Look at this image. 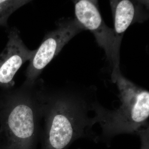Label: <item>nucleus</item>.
I'll use <instances>...</instances> for the list:
<instances>
[{
	"label": "nucleus",
	"instance_id": "obj_6",
	"mask_svg": "<svg viewBox=\"0 0 149 149\" xmlns=\"http://www.w3.org/2000/svg\"><path fill=\"white\" fill-rule=\"evenodd\" d=\"M35 52L25 45L18 29H10L7 43L0 54V88H13L15 74L22 65L32 59Z\"/></svg>",
	"mask_w": 149,
	"mask_h": 149
},
{
	"label": "nucleus",
	"instance_id": "obj_1",
	"mask_svg": "<svg viewBox=\"0 0 149 149\" xmlns=\"http://www.w3.org/2000/svg\"><path fill=\"white\" fill-rule=\"evenodd\" d=\"M100 105L80 94L45 90L39 149H68L79 138L94 136L92 129L99 119L91 113Z\"/></svg>",
	"mask_w": 149,
	"mask_h": 149
},
{
	"label": "nucleus",
	"instance_id": "obj_3",
	"mask_svg": "<svg viewBox=\"0 0 149 149\" xmlns=\"http://www.w3.org/2000/svg\"><path fill=\"white\" fill-rule=\"evenodd\" d=\"M113 81L119 91L120 104L116 109H103L102 136L107 138L123 133H137L147 123L149 116V93L128 80L118 67L113 70Z\"/></svg>",
	"mask_w": 149,
	"mask_h": 149
},
{
	"label": "nucleus",
	"instance_id": "obj_8",
	"mask_svg": "<svg viewBox=\"0 0 149 149\" xmlns=\"http://www.w3.org/2000/svg\"><path fill=\"white\" fill-rule=\"evenodd\" d=\"M30 1L27 0H0V26L7 27L9 17Z\"/></svg>",
	"mask_w": 149,
	"mask_h": 149
},
{
	"label": "nucleus",
	"instance_id": "obj_7",
	"mask_svg": "<svg viewBox=\"0 0 149 149\" xmlns=\"http://www.w3.org/2000/svg\"><path fill=\"white\" fill-rule=\"evenodd\" d=\"M114 19V32L118 40L134 22L137 14L136 6L129 0L110 1Z\"/></svg>",
	"mask_w": 149,
	"mask_h": 149
},
{
	"label": "nucleus",
	"instance_id": "obj_9",
	"mask_svg": "<svg viewBox=\"0 0 149 149\" xmlns=\"http://www.w3.org/2000/svg\"><path fill=\"white\" fill-rule=\"evenodd\" d=\"M149 128L142 129L137 133L141 139V149H149Z\"/></svg>",
	"mask_w": 149,
	"mask_h": 149
},
{
	"label": "nucleus",
	"instance_id": "obj_5",
	"mask_svg": "<svg viewBox=\"0 0 149 149\" xmlns=\"http://www.w3.org/2000/svg\"><path fill=\"white\" fill-rule=\"evenodd\" d=\"M75 19L85 29L94 34L97 42L105 52L108 58L118 66L120 41L114 31L108 27L102 18L95 1L79 0L74 1Z\"/></svg>",
	"mask_w": 149,
	"mask_h": 149
},
{
	"label": "nucleus",
	"instance_id": "obj_4",
	"mask_svg": "<svg viewBox=\"0 0 149 149\" xmlns=\"http://www.w3.org/2000/svg\"><path fill=\"white\" fill-rule=\"evenodd\" d=\"M85 29L75 19L59 22L56 29L46 35L40 47L35 49L33 57L29 61L23 85L30 86L36 83L43 70L65 45Z\"/></svg>",
	"mask_w": 149,
	"mask_h": 149
},
{
	"label": "nucleus",
	"instance_id": "obj_2",
	"mask_svg": "<svg viewBox=\"0 0 149 149\" xmlns=\"http://www.w3.org/2000/svg\"><path fill=\"white\" fill-rule=\"evenodd\" d=\"M34 85L0 94V149H39L45 88Z\"/></svg>",
	"mask_w": 149,
	"mask_h": 149
}]
</instances>
